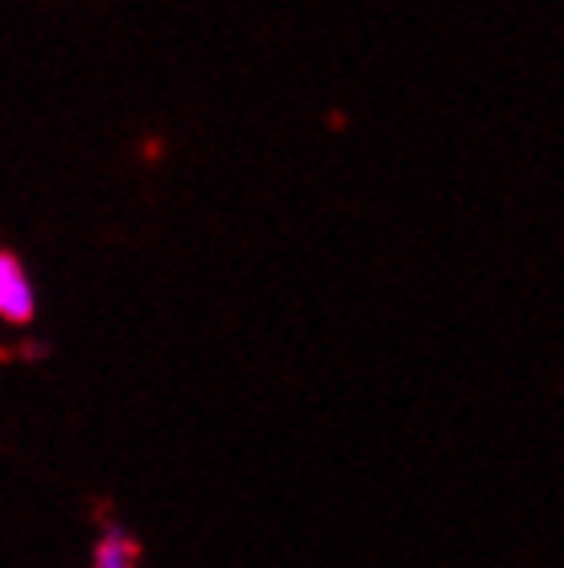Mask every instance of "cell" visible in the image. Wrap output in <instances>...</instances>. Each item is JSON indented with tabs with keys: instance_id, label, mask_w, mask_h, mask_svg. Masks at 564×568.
Listing matches in <instances>:
<instances>
[{
	"instance_id": "obj_1",
	"label": "cell",
	"mask_w": 564,
	"mask_h": 568,
	"mask_svg": "<svg viewBox=\"0 0 564 568\" xmlns=\"http://www.w3.org/2000/svg\"><path fill=\"white\" fill-rule=\"evenodd\" d=\"M38 317V284L29 276L26 260L0 247V322L4 326H29Z\"/></svg>"
},
{
	"instance_id": "obj_2",
	"label": "cell",
	"mask_w": 564,
	"mask_h": 568,
	"mask_svg": "<svg viewBox=\"0 0 564 568\" xmlns=\"http://www.w3.org/2000/svg\"><path fill=\"white\" fill-rule=\"evenodd\" d=\"M91 568H141L137 536L124 524H103L91 544Z\"/></svg>"
}]
</instances>
